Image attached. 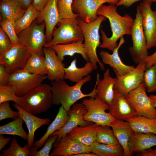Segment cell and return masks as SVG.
Instances as JSON below:
<instances>
[{"mask_svg":"<svg viewBox=\"0 0 156 156\" xmlns=\"http://www.w3.org/2000/svg\"><path fill=\"white\" fill-rule=\"evenodd\" d=\"M117 8L115 5L103 4L97 11L98 15H103L108 19L112 34L111 36L108 37L101 29L102 42L99 47L112 52L118 47L117 41L120 38L124 35H131L134 22V20L129 14H126L123 16L120 15Z\"/></svg>","mask_w":156,"mask_h":156,"instance_id":"1","label":"cell"},{"mask_svg":"<svg viewBox=\"0 0 156 156\" xmlns=\"http://www.w3.org/2000/svg\"><path fill=\"white\" fill-rule=\"evenodd\" d=\"M91 79L88 75L73 86H69L64 80H59L51 82L53 104H61L64 109L68 111L72 106L78 100L85 97H95L96 95V84L92 92L87 94L83 93L81 88L86 83Z\"/></svg>","mask_w":156,"mask_h":156,"instance_id":"2","label":"cell"},{"mask_svg":"<svg viewBox=\"0 0 156 156\" xmlns=\"http://www.w3.org/2000/svg\"><path fill=\"white\" fill-rule=\"evenodd\" d=\"M107 18L103 15H99L94 21L87 23L79 17L77 18V23L83 31L84 42V50L89 61L92 64L94 70L97 69L98 63L100 69L105 71L104 64L100 60L97 54V49L101 44L99 30L103 22Z\"/></svg>","mask_w":156,"mask_h":156,"instance_id":"3","label":"cell"},{"mask_svg":"<svg viewBox=\"0 0 156 156\" xmlns=\"http://www.w3.org/2000/svg\"><path fill=\"white\" fill-rule=\"evenodd\" d=\"M53 104L51 86L45 83H42L20 97L18 104L24 109L34 115L47 111Z\"/></svg>","mask_w":156,"mask_h":156,"instance_id":"4","label":"cell"},{"mask_svg":"<svg viewBox=\"0 0 156 156\" xmlns=\"http://www.w3.org/2000/svg\"><path fill=\"white\" fill-rule=\"evenodd\" d=\"M59 27L54 29L52 39L44 47H51L59 44H66L84 40L82 29L77 23V19L62 20L57 24Z\"/></svg>","mask_w":156,"mask_h":156,"instance_id":"5","label":"cell"},{"mask_svg":"<svg viewBox=\"0 0 156 156\" xmlns=\"http://www.w3.org/2000/svg\"><path fill=\"white\" fill-rule=\"evenodd\" d=\"M132 46L128 51L133 62L136 64L143 62L149 56L147 41L145 36L141 15L138 5L136 7L135 18L131 34Z\"/></svg>","mask_w":156,"mask_h":156,"instance_id":"6","label":"cell"},{"mask_svg":"<svg viewBox=\"0 0 156 156\" xmlns=\"http://www.w3.org/2000/svg\"><path fill=\"white\" fill-rule=\"evenodd\" d=\"M45 27L44 22L39 23L34 21L29 27L17 34L19 42L32 53L43 51L47 42Z\"/></svg>","mask_w":156,"mask_h":156,"instance_id":"7","label":"cell"},{"mask_svg":"<svg viewBox=\"0 0 156 156\" xmlns=\"http://www.w3.org/2000/svg\"><path fill=\"white\" fill-rule=\"evenodd\" d=\"M81 103L86 110L83 119L98 125L110 126L116 119L109 112H106L109 105L98 98L89 97L84 99Z\"/></svg>","mask_w":156,"mask_h":156,"instance_id":"8","label":"cell"},{"mask_svg":"<svg viewBox=\"0 0 156 156\" xmlns=\"http://www.w3.org/2000/svg\"><path fill=\"white\" fill-rule=\"evenodd\" d=\"M147 89L144 82L130 92L125 97L135 110L137 116L156 118V109L147 94Z\"/></svg>","mask_w":156,"mask_h":156,"instance_id":"9","label":"cell"},{"mask_svg":"<svg viewBox=\"0 0 156 156\" xmlns=\"http://www.w3.org/2000/svg\"><path fill=\"white\" fill-rule=\"evenodd\" d=\"M46 79L47 75L31 74L21 70L10 75L8 84L14 88L16 95L21 97L41 84Z\"/></svg>","mask_w":156,"mask_h":156,"instance_id":"10","label":"cell"},{"mask_svg":"<svg viewBox=\"0 0 156 156\" xmlns=\"http://www.w3.org/2000/svg\"><path fill=\"white\" fill-rule=\"evenodd\" d=\"M32 52L21 44L13 45L0 55V64L10 74L23 70Z\"/></svg>","mask_w":156,"mask_h":156,"instance_id":"11","label":"cell"},{"mask_svg":"<svg viewBox=\"0 0 156 156\" xmlns=\"http://www.w3.org/2000/svg\"><path fill=\"white\" fill-rule=\"evenodd\" d=\"M146 69L144 62L137 64L136 67L127 74L121 76L113 69L117 78L114 89L118 90L125 97L131 91L138 88L144 81V75Z\"/></svg>","mask_w":156,"mask_h":156,"instance_id":"12","label":"cell"},{"mask_svg":"<svg viewBox=\"0 0 156 156\" xmlns=\"http://www.w3.org/2000/svg\"><path fill=\"white\" fill-rule=\"evenodd\" d=\"M152 3L143 1L138 5L141 15L143 27L148 49L156 47V10H152Z\"/></svg>","mask_w":156,"mask_h":156,"instance_id":"13","label":"cell"},{"mask_svg":"<svg viewBox=\"0 0 156 156\" xmlns=\"http://www.w3.org/2000/svg\"><path fill=\"white\" fill-rule=\"evenodd\" d=\"M118 0H73L72 8L73 12L78 14V17L85 22L89 23L98 17L97 11L99 8L105 3L116 5Z\"/></svg>","mask_w":156,"mask_h":156,"instance_id":"14","label":"cell"},{"mask_svg":"<svg viewBox=\"0 0 156 156\" xmlns=\"http://www.w3.org/2000/svg\"><path fill=\"white\" fill-rule=\"evenodd\" d=\"M53 147L50 156H72L79 153L91 152L90 146L73 139L68 134L57 139Z\"/></svg>","mask_w":156,"mask_h":156,"instance_id":"15","label":"cell"},{"mask_svg":"<svg viewBox=\"0 0 156 156\" xmlns=\"http://www.w3.org/2000/svg\"><path fill=\"white\" fill-rule=\"evenodd\" d=\"M57 0H48L45 7L40 12L39 17L36 19V21L38 23H45L47 43L51 40L55 27L61 21L57 7Z\"/></svg>","mask_w":156,"mask_h":156,"instance_id":"16","label":"cell"},{"mask_svg":"<svg viewBox=\"0 0 156 156\" xmlns=\"http://www.w3.org/2000/svg\"><path fill=\"white\" fill-rule=\"evenodd\" d=\"M108 105V112L116 119L126 120L137 116L130 103L117 89H114V98Z\"/></svg>","mask_w":156,"mask_h":156,"instance_id":"17","label":"cell"},{"mask_svg":"<svg viewBox=\"0 0 156 156\" xmlns=\"http://www.w3.org/2000/svg\"><path fill=\"white\" fill-rule=\"evenodd\" d=\"M86 112V109L81 103L74 104L67 112L69 118L65 124L61 129L55 131L51 135H57L58 136L57 139H59L75 127L89 124L91 122L83 119V115Z\"/></svg>","mask_w":156,"mask_h":156,"instance_id":"18","label":"cell"},{"mask_svg":"<svg viewBox=\"0 0 156 156\" xmlns=\"http://www.w3.org/2000/svg\"><path fill=\"white\" fill-rule=\"evenodd\" d=\"M48 73L47 79L53 81L64 79L65 65L58 58L55 51L51 47L43 48Z\"/></svg>","mask_w":156,"mask_h":156,"instance_id":"19","label":"cell"},{"mask_svg":"<svg viewBox=\"0 0 156 156\" xmlns=\"http://www.w3.org/2000/svg\"><path fill=\"white\" fill-rule=\"evenodd\" d=\"M115 136L122 148L124 156H130V143L135 132L126 120L115 119L110 124Z\"/></svg>","mask_w":156,"mask_h":156,"instance_id":"20","label":"cell"},{"mask_svg":"<svg viewBox=\"0 0 156 156\" xmlns=\"http://www.w3.org/2000/svg\"><path fill=\"white\" fill-rule=\"evenodd\" d=\"M117 79L116 77L113 78L111 76L109 69L105 70L103 78L101 80L100 79L99 74L97 73L96 82V95L95 97L108 105L110 104L114 97V87Z\"/></svg>","mask_w":156,"mask_h":156,"instance_id":"21","label":"cell"},{"mask_svg":"<svg viewBox=\"0 0 156 156\" xmlns=\"http://www.w3.org/2000/svg\"><path fill=\"white\" fill-rule=\"evenodd\" d=\"M125 42L124 36L121 37L120 38L118 47L111 54L104 50H101L99 53L102 62L104 64L109 65L121 76L127 74L135 68L133 66L128 65L124 64L119 56V50Z\"/></svg>","mask_w":156,"mask_h":156,"instance_id":"22","label":"cell"},{"mask_svg":"<svg viewBox=\"0 0 156 156\" xmlns=\"http://www.w3.org/2000/svg\"><path fill=\"white\" fill-rule=\"evenodd\" d=\"M12 105L17 110L19 116L23 120L27 126L28 131L27 145L30 148L34 143L35 131L42 126L49 124L50 122V119L38 117L24 109L16 103H14Z\"/></svg>","mask_w":156,"mask_h":156,"instance_id":"23","label":"cell"},{"mask_svg":"<svg viewBox=\"0 0 156 156\" xmlns=\"http://www.w3.org/2000/svg\"><path fill=\"white\" fill-rule=\"evenodd\" d=\"M99 125L93 122L73 129L68 134L73 139L84 144L90 146L96 141Z\"/></svg>","mask_w":156,"mask_h":156,"instance_id":"24","label":"cell"},{"mask_svg":"<svg viewBox=\"0 0 156 156\" xmlns=\"http://www.w3.org/2000/svg\"><path fill=\"white\" fill-rule=\"evenodd\" d=\"M26 10L17 0L1 1V18L15 23L25 14Z\"/></svg>","mask_w":156,"mask_h":156,"instance_id":"25","label":"cell"},{"mask_svg":"<svg viewBox=\"0 0 156 156\" xmlns=\"http://www.w3.org/2000/svg\"><path fill=\"white\" fill-rule=\"evenodd\" d=\"M155 146H156V135L135 132L130 143L131 155Z\"/></svg>","mask_w":156,"mask_h":156,"instance_id":"26","label":"cell"},{"mask_svg":"<svg viewBox=\"0 0 156 156\" xmlns=\"http://www.w3.org/2000/svg\"><path fill=\"white\" fill-rule=\"evenodd\" d=\"M83 42L79 41L71 43L59 44L51 47L55 51L58 58L62 62L65 56H72L75 53L80 54L85 60L89 61L85 51Z\"/></svg>","mask_w":156,"mask_h":156,"instance_id":"27","label":"cell"},{"mask_svg":"<svg viewBox=\"0 0 156 156\" xmlns=\"http://www.w3.org/2000/svg\"><path fill=\"white\" fill-rule=\"evenodd\" d=\"M69 118L67 112L61 105L55 119L48 126L46 133L40 139L34 143L33 146L37 149L42 147L50 135L55 131L61 129L64 125Z\"/></svg>","mask_w":156,"mask_h":156,"instance_id":"28","label":"cell"},{"mask_svg":"<svg viewBox=\"0 0 156 156\" xmlns=\"http://www.w3.org/2000/svg\"><path fill=\"white\" fill-rule=\"evenodd\" d=\"M77 59L75 57L69 66L64 68V79H68L71 82L76 83L89 75L94 70L90 61L87 62L83 67L80 68L77 66Z\"/></svg>","mask_w":156,"mask_h":156,"instance_id":"29","label":"cell"},{"mask_svg":"<svg viewBox=\"0 0 156 156\" xmlns=\"http://www.w3.org/2000/svg\"><path fill=\"white\" fill-rule=\"evenodd\" d=\"M22 70L31 74L47 75L48 72L43 51L32 53Z\"/></svg>","mask_w":156,"mask_h":156,"instance_id":"30","label":"cell"},{"mask_svg":"<svg viewBox=\"0 0 156 156\" xmlns=\"http://www.w3.org/2000/svg\"><path fill=\"white\" fill-rule=\"evenodd\" d=\"M126 120L129 123L135 132L152 133L156 135V118L136 116Z\"/></svg>","mask_w":156,"mask_h":156,"instance_id":"31","label":"cell"},{"mask_svg":"<svg viewBox=\"0 0 156 156\" xmlns=\"http://www.w3.org/2000/svg\"><path fill=\"white\" fill-rule=\"evenodd\" d=\"M24 122L19 116L13 121L0 126V134L10 135L19 136L27 141L28 133L23 127Z\"/></svg>","mask_w":156,"mask_h":156,"instance_id":"32","label":"cell"},{"mask_svg":"<svg viewBox=\"0 0 156 156\" xmlns=\"http://www.w3.org/2000/svg\"><path fill=\"white\" fill-rule=\"evenodd\" d=\"M90 147L91 152L98 156H124L123 150L121 145L114 146L96 141Z\"/></svg>","mask_w":156,"mask_h":156,"instance_id":"33","label":"cell"},{"mask_svg":"<svg viewBox=\"0 0 156 156\" xmlns=\"http://www.w3.org/2000/svg\"><path fill=\"white\" fill-rule=\"evenodd\" d=\"M40 12L34 7L32 4L26 10L23 16L15 23V29L17 34L29 27L39 17Z\"/></svg>","mask_w":156,"mask_h":156,"instance_id":"34","label":"cell"},{"mask_svg":"<svg viewBox=\"0 0 156 156\" xmlns=\"http://www.w3.org/2000/svg\"><path fill=\"white\" fill-rule=\"evenodd\" d=\"M96 141L98 142L114 146L120 145L114 135L109 126L99 125L97 131Z\"/></svg>","mask_w":156,"mask_h":156,"instance_id":"35","label":"cell"},{"mask_svg":"<svg viewBox=\"0 0 156 156\" xmlns=\"http://www.w3.org/2000/svg\"><path fill=\"white\" fill-rule=\"evenodd\" d=\"M2 153L0 156H28L31 152L27 144L21 147L18 144L15 137H14L11 142L9 147L1 150Z\"/></svg>","mask_w":156,"mask_h":156,"instance_id":"36","label":"cell"},{"mask_svg":"<svg viewBox=\"0 0 156 156\" xmlns=\"http://www.w3.org/2000/svg\"><path fill=\"white\" fill-rule=\"evenodd\" d=\"M73 2V0H57V7L61 21L66 19H76L78 17V14L74 13L72 10Z\"/></svg>","mask_w":156,"mask_h":156,"instance_id":"37","label":"cell"},{"mask_svg":"<svg viewBox=\"0 0 156 156\" xmlns=\"http://www.w3.org/2000/svg\"><path fill=\"white\" fill-rule=\"evenodd\" d=\"M143 82L148 92L156 91V65L146 69L144 74Z\"/></svg>","mask_w":156,"mask_h":156,"instance_id":"38","label":"cell"},{"mask_svg":"<svg viewBox=\"0 0 156 156\" xmlns=\"http://www.w3.org/2000/svg\"><path fill=\"white\" fill-rule=\"evenodd\" d=\"M0 28L5 32L10 39L13 45L21 44L15 29V22L1 19Z\"/></svg>","mask_w":156,"mask_h":156,"instance_id":"39","label":"cell"},{"mask_svg":"<svg viewBox=\"0 0 156 156\" xmlns=\"http://www.w3.org/2000/svg\"><path fill=\"white\" fill-rule=\"evenodd\" d=\"M20 97L16 95L14 88L8 84L0 85V104L6 101H12L18 104Z\"/></svg>","mask_w":156,"mask_h":156,"instance_id":"40","label":"cell"},{"mask_svg":"<svg viewBox=\"0 0 156 156\" xmlns=\"http://www.w3.org/2000/svg\"><path fill=\"white\" fill-rule=\"evenodd\" d=\"M58 137L57 135H50L45 141L43 147L38 151V149L33 146L30 148V156H50V152L54 143Z\"/></svg>","mask_w":156,"mask_h":156,"instance_id":"41","label":"cell"},{"mask_svg":"<svg viewBox=\"0 0 156 156\" xmlns=\"http://www.w3.org/2000/svg\"><path fill=\"white\" fill-rule=\"evenodd\" d=\"M19 116L18 111L11 109L10 101L4 102L0 104V121L7 118H16Z\"/></svg>","mask_w":156,"mask_h":156,"instance_id":"42","label":"cell"},{"mask_svg":"<svg viewBox=\"0 0 156 156\" xmlns=\"http://www.w3.org/2000/svg\"><path fill=\"white\" fill-rule=\"evenodd\" d=\"M13 46L9 38L0 28V55L8 51Z\"/></svg>","mask_w":156,"mask_h":156,"instance_id":"43","label":"cell"},{"mask_svg":"<svg viewBox=\"0 0 156 156\" xmlns=\"http://www.w3.org/2000/svg\"><path fill=\"white\" fill-rule=\"evenodd\" d=\"M10 75L4 67L0 64V85L8 84Z\"/></svg>","mask_w":156,"mask_h":156,"instance_id":"44","label":"cell"},{"mask_svg":"<svg viewBox=\"0 0 156 156\" xmlns=\"http://www.w3.org/2000/svg\"><path fill=\"white\" fill-rule=\"evenodd\" d=\"M140 1H147L152 2H156V0H118L116 5L117 7L123 6L126 7H129L135 2Z\"/></svg>","mask_w":156,"mask_h":156,"instance_id":"45","label":"cell"},{"mask_svg":"<svg viewBox=\"0 0 156 156\" xmlns=\"http://www.w3.org/2000/svg\"><path fill=\"white\" fill-rule=\"evenodd\" d=\"M143 62L145 64L146 69L153 65H156V51L152 54L149 55Z\"/></svg>","mask_w":156,"mask_h":156,"instance_id":"46","label":"cell"},{"mask_svg":"<svg viewBox=\"0 0 156 156\" xmlns=\"http://www.w3.org/2000/svg\"><path fill=\"white\" fill-rule=\"evenodd\" d=\"M48 0H33L32 4L37 10L41 12L45 7Z\"/></svg>","mask_w":156,"mask_h":156,"instance_id":"47","label":"cell"},{"mask_svg":"<svg viewBox=\"0 0 156 156\" xmlns=\"http://www.w3.org/2000/svg\"><path fill=\"white\" fill-rule=\"evenodd\" d=\"M138 156H156V148H148L139 152L136 154Z\"/></svg>","mask_w":156,"mask_h":156,"instance_id":"48","label":"cell"},{"mask_svg":"<svg viewBox=\"0 0 156 156\" xmlns=\"http://www.w3.org/2000/svg\"><path fill=\"white\" fill-rule=\"evenodd\" d=\"M12 138L10 137L5 138L3 134H0V151L10 141Z\"/></svg>","mask_w":156,"mask_h":156,"instance_id":"49","label":"cell"},{"mask_svg":"<svg viewBox=\"0 0 156 156\" xmlns=\"http://www.w3.org/2000/svg\"><path fill=\"white\" fill-rule=\"evenodd\" d=\"M25 10L32 3L33 0H17Z\"/></svg>","mask_w":156,"mask_h":156,"instance_id":"50","label":"cell"},{"mask_svg":"<svg viewBox=\"0 0 156 156\" xmlns=\"http://www.w3.org/2000/svg\"><path fill=\"white\" fill-rule=\"evenodd\" d=\"M91 152H85L74 155L72 156H98L96 154Z\"/></svg>","mask_w":156,"mask_h":156,"instance_id":"51","label":"cell"},{"mask_svg":"<svg viewBox=\"0 0 156 156\" xmlns=\"http://www.w3.org/2000/svg\"><path fill=\"white\" fill-rule=\"evenodd\" d=\"M149 97L153 105L156 109V94L150 95Z\"/></svg>","mask_w":156,"mask_h":156,"instance_id":"52","label":"cell"},{"mask_svg":"<svg viewBox=\"0 0 156 156\" xmlns=\"http://www.w3.org/2000/svg\"></svg>","mask_w":156,"mask_h":156,"instance_id":"53","label":"cell"}]
</instances>
